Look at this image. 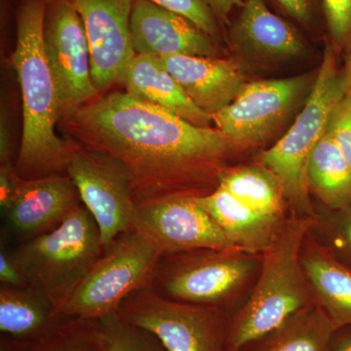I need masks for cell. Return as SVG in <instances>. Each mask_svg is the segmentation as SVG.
Segmentation results:
<instances>
[{"label":"cell","instance_id":"cell-1","mask_svg":"<svg viewBox=\"0 0 351 351\" xmlns=\"http://www.w3.org/2000/svg\"><path fill=\"white\" fill-rule=\"evenodd\" d=\"M59 129L85 149L119 161L131 177L138 205L177 195H203L234 145L212 127L189 123L127 93L98 96L64 113Z\"/></svg>","mask_w":351,"mask_h":351},{"label":"cell","instance_id":"cell-2","mask_svg":"<svg viewBox=\"0 0 351 351\" xmlns=\"http://www.w3.org/2000/svg\"><path fill=\"white\" fill-rule=\"evenodd\" d=\"M47 0H22L17 15V41L12 64L19 82L23 133L16 170L24 180L66 174L68 140L57 135L62 119L56 82L44 47Z\"/></svg>","mask_w":351,"mask_h":351},{"label":"cell","instance_id":"cell-3","mask_svg":"<svg viewBox=\"0 0 351 351\" xmlns=\"http://www.w3.org/2000/svg\"><path fill=\"white\" fill-rule=\"evenodd\" d=\"M315 219L300 217L283 223L263 253L262 270L248 301L228 319V351H240L315 306L302 262V245Z\"/></svg>","mask_w":351,"mask_h":351},{"label":"cell","instance_id":"cell-4","mask_svg":"<svg viewBox=\"0 0 351 351\" xmlns=\"http://www.w3.org/2000/svg\"><path fill=\"white\" fill-rule=\"evenodd\" d=\"M9 250L27 286L58 309L105 248L96 221L82 204L56 228Z\"/></svg>","mask_w":351,"mask_h":351},{"label":"cell","instance_id":"cell-5","mask_svg":"<svg viewBox=\"0 0 351 351\" xmlns=\"http://www.w3.org/2000/svg\"><path fill=\"white\" fill-rule=\"evenodd\" d=\"M345 95L337 52L327 43L313 89L302 112L285 135L261 156L263 165L278 178L286 199L300 217L313 218L306 182L307 160L326 133L332 110Z\"/></svg>","mask_w":351,"mask_h":351},{"label":"cell","instance_id":"cell-6","mask_svg":"<svg viewBox=\"0 0 351 351\" xmlns=\"http://www.w3.org/2000/svg\"><path fill=\"white\" fill-rule=\"evenodd\" d=\"M161 256L137 230L121 233L106 247L58 311L66 318L91 321L117 314L129 295L147 285Z\"/></svg>","mask_w":351,"mask_h":351},{"label":"cell","instance_id":"cell-7","mask_svg":"<svg viewBox=\"0 0 351 351\" xmlns=\"http://www.w3.org/2000/svg\"><path fill=\"white\" fill-rule=\"evenodd\" d=\"M256 258L239 250L164 254L147 287L173 301L219 309L253 274Z\"/></svg>","mask_w":351,"mask_h":351},{"label":"cell","instance_id":"cell-8","mask_svg":"<svg viewBox=\"0 0 351 351\" xmlns=\"http://www.w3.org/2000/svg\"><path fill=\"white\" fill-rule=\"evenodd\" d=\"M117 314L152 332L168 351H228V319L219 309L166 299L145 286Z\"/></svg>","mask_w":351,"mask_h":351},{"label":"cell","instance_id":"cell-9","mask_svg":"<svg viewBox=\"0 0 351 351\" xmlns=\"http://www.w3.org/2000/svg\"><path fill=\"white\" fill-rule=\"evenodd\" d=\"M66 140L69 147L66 174L96 221L106 248L121 233L135 226L138 205L130 175L113 157Z\"/></svg>","mask_w":351,"mask_h":351},{"label":"cell","instance_id":"cell-10","mask_svg":"<svg viewBox=\"0 0 351 351\" xmlns=\"http://www.w3.org/2000/svg\"><path fill=\"white\" fill-rule=\"evenodd\" d=\"M315 80L302 75L247 83L212 121L234 147L262 143L308 97Z\"/></svg>","mask_w":351,"mask_h":351},{"label":"cell","instance_id":"cell-11","mask_svg":"<svg viewBox=\"0 0 351 351\" xmlns=\"http://www.w3.org/2000/svg\"><path fill=\"white\" fill-rule=\"evenodd\" d=\"M44 47L63 115L99 96L92 80L91 54L84 25L69 0H47Z\"/></svg>","mask_w":351,"mask_h":351},{"label":"cell","instance_id":"cell-12","mask_svg":"<svg viewBox=\"0 0 351 351\" xmlns=\"http://www.w3.org/2000/svg\"><path fill=\"white\" fill-rule=\"evenodd\" d=\"M134 230L164 254L237 250L196 199L177 195L138 205Z\"/></svg>","mask_w":351,"mask_h":351},{"label":"cell","instance_id":"cell-13","mask_svg":"<svg viewBox=\"0 0 351 351\" xmlns=\"http://www.w3.org/2000/svg\"><path fill=\"white\" fill-rule=\"evenodd\" d=\"M80 14L91 54L92 80L99 93L123 82L136 56L130 18L134 0H69Z\"/></svg>","mask_w":351,"mask_h":351},{"label":"cell","instance_id":"cell-14","mask_svg":"<svg viewBox=\"0 0 351 351\" xmlns=\"http://www.w3.org/2000/svg\"><path fill=\"white\" fill-rule=\"evenodd\" d=\"M80 205L82 198L68 174L19 178L12 204L2 214L5 230L2 237L23 243L56 228Z\"/></svg>","mask_w":351,"mask_h":351},{"label":"cell","instance_id":"cell-15","mask_svg":"<svg viewBox=\"0 0 351 351\" xmlns=\"http://www.w3.org/2000/svg\"><path fill=\"white\" fill-rule=\"evenodd\" d=\"M228 23V38L241 56L261 64L304 56L308 47L295 25L270 9L265 0H243Z\"/></svg>","mask_w":351,"mask_h":351},{"label":"cell","instance_id":"cell-16","mask_svg":"<svg viewBox=\"0 0 351 351\" xmlns=\"http://www.w3.org/2000/svg\"><path fill=\"white\" fill-rule=\"evenodd\" d=\"M130 34L136 55L217 57L218 53L217 40L197 25L149 0H134Z\"/></svg>","mask_w":351,"mask_h":351},{"label":"cell","instance_id":"cell-17","mask_svg":"<svg viewBox=\"0 0 351 351\" xmlns=\"http://www.w3.org/2000/svg\"><path fill=\"white\" fill-rule=\"evenodd\" d=\"M189 98L212 117L228 107L247 84L234 64L217 57L160 58Z\"/></svg>","mask_w":351,"mask_h":351},{"label":"cell","instance_id":"cell-18","mask_svg":"<svg viewBox=\"0 0 351 351\" xmlns=\"http://www.w3.org/2000/svg\"><path fill=\"white\" fill-rule=\"evenodd\" d=\"M196 199L216 221L230 243L244 253H265L274 243L283 223L245 205L221 186Z\"/></svg>","mask_w":351,"mask_h":351},{"label":"cell","instance_id":"cell-19","mask_svg":"<svg viewBox=\"0 0 351 351\" xmlns=\"http://www.w3.org/2000/svg\"><path fill=\"white\" fill-rule=\"evenodd\" d=\"M127 93L173 113L198 127H211L212 117L200 110L165 68L160 58L136 55L123 80Z\"/></svg>","mask_w":351,"mask_h":351},{"label":"cell","instance_id":"cell-20","mask_svg":"<svg viewBox=\"0 0 351 351\" xmlns=\"http://www.w3.org/2000/svg\"><path fill=\"white\" fill-rule=\"evenodd\" d=\"M66 319L71 318L60 314L57 306L34 288L0 286L1 339L20 346L17 351L43 338Z\"/></svg>","mask_w":351,"mask_h":351},{"label":"cell","instance_id":"cell-21","mask_svg":"<svg viewBox=\"0 0 351 351\" xmlns=\"http://www.w3.org/2000/svg\"><path fill=\"white\" fill-rule=\"evenodd\" d=\"M302 262L315 304L338 330L351 327V271L319 245H307Z\"/></svg>","mask_w":351,"mask_h":351},{"label":"cell","instance_id":"cell-22","mask_svg":"<svg viewBox=\"0 0 351 351\" xmlns=\"http://www.w3.org/2000/svg\"><path fill=\"white\" fill-rule=\"evenodd\" d=\"M306 182L308 191L329 209H351V166L327 132L308 157Z\"/></svg>","mask_w":351,"mask_h":351},{"label":"cell","instance_id":"cell-23","mask_svg":"<svg viewBox=\"0 0 351 351\" xmlns=\"http://www.w3.org/2000/svg\"><path fill=\"white\" fill-rule=\"evenodd\" d=\"M337 331L315 304L240 351H330Z\"/></svg>","mask_w":351,"mask_h":351},{"label":"cell","instance_id":"cell-24","mask_svg":"<svg viewBox=\"0 0 351 351\" xmlns=\"http://www.w3.org/2000/svg\"><path fill=\"white\" fill-rule=\"evenodd\" d=\"M218 186L258 213L282 219L285 199L282 184L265 166L221 170Z\"/></svg>","mask_w":351,"mask_h":351},{"label":"cell","instance_id":"cell-25","mask_svg":"<svg viewBox=\"0 0 351 351\" xmlns=\"http://www.w3.org/2000/svg\"><path fill=\"white\" fill-rule=\"evenodd\" d=\"M19 351H105L98 321L71 318Z\"/></svg>","mask_w":351,"mask_h":351},{"label":"cell","instance_id":"cell-26","mask_svg":"<svg viewBox=\"0 0 351 351\" xmlns=\"http://www.w3.org/2000/svg\"><path fill=\"white\" fill-rule=\"evenodd\" d=\"M97 321L105 351H168L152 332L127 322L117 313Z\"/></svg>","mask_w":351,"mask_h":351},{"label":"cell","instance_id":"cell-27","mask_svg":"<svg viewBox=\"0 0 351 351\" xmlns=\"http://www.w3.org/2000/svg\"><path fill=\"white\" fill-rule=\"evenodd\" d=\"M327 43L336 52L351 46V0H321Z\"/></svg>","mask_w":351,"mask_h":351},{"label":"cell","instance_id":"cell-28","mask_svg":"<svg viewBox=\"0 0 351 351\" xmlns=\"http://www.w3.org/2000/svg\"><path fill=\"white\" fill-rule=\"evenodd\" d=\"M277 14L311 34L325 32L321 0H265Z\"/></svg>","mask_w":351,"mask_h":351},{"label":"cell","instance_id":"cell-29","mask_svg":"<svg viewBox=\"0 0 351 351\" xmlns=\"http://www.w3.org/2000/svg\"><path fill=\"white\" fill-rule=\"evenodd\" d=\"M149 1L191 21L215 40L219 41L221 39L223 25L217 19L213 11L203 0H149Z\"/></svg>","mask_w":351,"mask_h":351},{"label":"cell","instance_id":"cell-30","mask_svg":"<svg viewBox=\"0 0 351 351\" xmlns=\"http://www.w3.org/2000/svg\"><path fill=\"white\" fill-rule=\"evenodd\" d=\"M326 132L351 166V95L346 94L334 108Z\"/></svg>","mask_w":351,"mask_h":351},{"label":"cell","instance_id":"cell-31","mask_svg":"<svg viewBox=\"0 0 351 351\" xmlns=\"http://www.w3.org/2000/svg\"><path fill=\"white\" fill-rule=\"evenodd\" d=\"M19 178L15 164L0 165V209L2 214L5 213L12 204L17 193Z\"/></svg>","mask_w":351,"mask_h":351},{"label":"cell","instance_id":"cell-32","mask_svg":"<svg viewBox=\"0 0 351 351\" xmlns=\"http://www.w3.org/2000/svg\"><path fill=\"white\" fill-rule=\"evenodd\" d=\"M0 283L11 287H27L24 276L11 256L7 243L2 240L0 248Z\"/></svg>","mask_w":351,"mask_h":351},{"label":"cell","instance_id":"cell-33","mask_svg":"<svg viewBox=\"0 0 351 351\" xmlns=\"http://www.w3.org/2000/svg\"><path fill=\"white\" fill-rule=\"evenodd\" d=\"M213 11L221 25H228L232 14L242 5L243 0H203Z\"/></svg>","mask_w":351,"mask_h":351},{"label":"cell","instance_id":"cell-34","mask_svg":"<svg viewBox=\"0 0 351 351\" xmlns=\"http://www.w3.org/2000/svg\"><path fill=\"white\" fill-rule=\"evenodd\" d=\"M12 162V142L7 128L5 120L1 119L0 125V165ZM15 164V163H14Z\"/></svg>","mask_w":351,"mask_h":351},{"label":"cell","instance_id":"cell-35","mask_svg":"<svg viewBox=\"0 0 351 351\" xmlns=\"http://www.w3.org/2000/svg\"><path fill=\"white\" fill-rule=\"evenodd\" d=\"M330 351H351V332L341 337H337L336 332Z\"/></svg>","mask_w":351,"mask_h":351},{"label":"cell","instance_id":"cell-36","mask_svg":"<svg viewBox=\"0 0 351 351\" xmlns=\"http://www.w3.org/2000/svg\"><path fill=\"white\" fill-rule=\"evenodd\" d=\"M346 52H348V55H346L345 66H343V69H341V75H343L346 94L351 95V46Z\"/></svg>","mask_w":351,"mask_h":351},{"label":"cell","instance_id":"cell-37","mask_svg":"<svg viewBox=\"0 0 351 351\" xmlns=\"http://www.w3.org/2000/svg\"><path fill=\"white\" fill-rule=\"evenodd\" d=\"M346 212L345 221L343 223V240L351 250V209Z\"/></svg>","mask_w":351,"mask_h":351}]
</instances>
